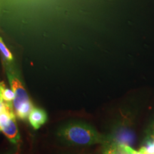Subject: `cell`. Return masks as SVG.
I'll return each instance as SVG.
<instances>
[{
    "instance_id": "cell-1",
    "label": "cell",
    "mask_w": 154,
    "mask_h": 154,
    "mask_svg": "<svg viewBox=\"0 0 154 154\" xmlns=\"http://www.w3.org/2000/svg\"><path fill=\"white\" fill-rule=\"evenodd\" d=\"M57 136L69 145L91 146L106 144L109 140L91 125L79 121H74L62 125L57 130Z\"/></svg>"
},
{
    "instance_id": "cell-2",
    "label": "cell",
    "mask_w": 154,
    "mask_h": 154,
    "mask_svg": "<svg viewBox=\"0 0 154 154\" xmlns=\"http://www.w3.org/2000/svg\"><path fill=\"white\" fill-rule=\"evenodd\" d=\"M9 63L10 62L7 61L5 63V72L9 79L11 88L15 94L13 101V106L15 111L21 106L32 102V100L30 99L29 96L24 87L19 72Z\"/></svg>"
},
{
    "instance_id": "cell-3",
    "label": "cell",
    "mask_w": 154,
    "mask_h": 154,
    "mask_svg": "<svg viewBox=\"0 0 154 154\" xmlns=\"http://www.w3.org/2000/svg\"><path fill=\"white\" fill-rule=\"evenodd\" d=\"M16 117L15 113L5 112L0 114V131L13 144H17L21 140Z\"/></svg>"
},
{
    "instance_id": "cell-4",
    "label": "cell",
    "mask_w": 154,
    "mask_h": 154,
    "mask_svg": "<svg viewBox=\"0 0 154 154\" xmlns=\"http://www.w3.org/2000/svg\"><path fill=\"white\" fill-rule=\"evenodd\" d=\"M28 121L34 129L38 130L47 123L48 114L46 111L42 108L34 107L29 115Z\"/></svg>"
},
{
    "instance_id": "cell-5",
    "label": "cell",
    "mask_w": 154,
    "mask_h": 154,
    "mask_svg": "<svg viewBox=\"0 0 154 154\" xmlns=\"http://www.w3.org/2000/svg\"><path fill=\"white\" fill-rule=\"evenodd\" d=\"M14 97L13 90L7 87L4 82H0V99L7 103H13Z\"/></svg>"
},
{
    "instance_id": "cell-6",
    "label": "cell",
    "mask_w": 154,
    "mask_h": 154,
    "mask_svg": "<svg viewBox=\"0 0 154 154\" xmlns=\"http://www.w3.org/2000/svg\"><path fill=\"white\" fill-rule=\"evenodd\" d=\"M143 154H154V128L150 135L145 145L142 146L139 150Z\"/></svg>"
},
{
    "instance_id": "cell-7",
    "label": "cell",
    "mask_w": 154,
    "mask_h": 154,
    "mask_svg": "<svg viewBox=\"0 0 154 154\" xmlns=\"http://www.w3.org/2000/svg\"><path fill=\"white\" fill-rule=\"evenodd\" d=\"M0 52L2 53L3 57L5 58V61L7 62H11L14 60V57H13L12 54L9 51V49L5 45V42H3L2 38L0 36Z\"/></svg>"
},
{
    "instance_id": "cell-8",
    "label": "cell",
    "mask_w": 154,
    "mask_h": 154,
    "mask_svg": "<svg viewBox=\"0 0 154 154\" xmlns=\"http://www.w3.org/2000/svg\"><path fill=\"white\" fill-rule=\"evenodd\" d=\"M103 154H126L119 148V144H111L107 146Z\"/></svg>"
},
{
    "instance_id": "cell-9",
    "label": "cell",
    "mask_w": 154,
    "mask_h": 154,
    "mask_svg": "<svg viewBox=\"0 0 154 154\" xmlns=\"http://www.w3.org/2000/svg\"><path fill=\"white\" fill-rule=\"evenodd\" d=\"M119 148L122 151H124L126 154H143L141 152L139 151H136L134 149L128 145H126L124 143H119Z\"/></svg>"
},
{
    "instance_id": "cell-10",
    "label": "cell",
    "mask_w": 154,
    "mask_h": 154,
    "mask_svg": "<svg viewBox=\"0 0 154 154\" xmlns=\"http://www.w3.org/2000/svg\"><path fill=\"white\" fill-rule=\"evenodd\" d=\"M4 154H16L15 153H13V152H7V153H4Z\"/></svg>"
}]
</instances>
